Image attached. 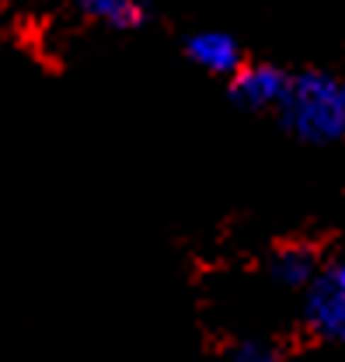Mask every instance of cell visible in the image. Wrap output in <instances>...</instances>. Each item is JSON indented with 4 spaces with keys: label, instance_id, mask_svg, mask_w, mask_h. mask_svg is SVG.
I'll list each match as a JSON object with an SVG mask.
<instances>
[{
    "label": "cell",
    "instance_id": "1",
    "mask_svg": "<svg viewBox=\"0 0 345 362\" xmlns=\"http://www.w3.org/2000/svg\"><path fill=\"white\" fill-rule=\"evenodd\" d=\"M276 115L293 139L307 146H332L345 139V81L328 70L290 74Z\"/></svg>",
    "mask_w": 345,
    "mask_h": 362
},
{
    "label": "cell",
    "instance_id": "2",
    "mask_svg": "<svg viewBox=\"0 0 345 362\" xmlns=\"http://www.w3.org/2000/svg\"><path fill=\"white\" fill-rule=\"evenodd\" d=\"M303 320L310 327V334L324 345H345V289L328 282L321 272L317 279L307 286V300H303Z\"/></svg>",
    "mask_w": 345,
    "mask_h": 362
},
{
    "label": "cell",
    "instance_id": "3",
    "mask_svg": "<svg viewBox=\"0 0 345 362\" xmlns=\"http://www.w3.org/2000/svg\"><path fill=\"white\" fill-rule=\"evenodd\" d=\"M290 84V74L276 63H244L230 77V98L248 112H276Z\"/></svg>",
    "mask_w": 345,
    "mask_h": 362
},
{
    "label": "cell",
    "instance_id": "4",
    "mask_svg": "<svg viewBox=\"0 0 345 362\" xmlns=\"http://www.w3.org/2000/svg\"><path fill=\"white\" fill-rule=\"evenodd\" d=\"M185 56L199 70H206L213 77H227V81L244 66V52H241L237 39L230 32H220V28H206V32L188 35L185 39Z\"/></svg>",
    "mask_w": 345,
    "mask_h": 362
},
{
    "label": "cell",
    "instance_id": "5",
    "mask_svg": "<svg viewBox=\"0 0 345 362\" xmlns=\"http://www.w3.org/2000/svg\"><path fill=\"white\" fill-rule=\"evenodd\" d=\"M91 21L112 28V32H132L147 21V7L140 0H77Z\"/></svg>",
    "mask_w": 345,
    "mask_h": 362
},
{
    "label": "cell",
    "instance_id": "6",
    "mask_svg": "<svg viewBox=\"0 0 345 362\" xmlns=\"http://www.w3.org/2000/svg\"><path fill=\"white\" fill-rule=\"evenodd\" d=\"M272 279L286 289H307L317 279V258L307 247H283L272 258Z\"/></svg>",
    "mask_w": 345,
    "mask_h": 362
},
{
    "label": "cell",
    "instance_id": "7",
    "mask_svg": "<svg viewBox=\"0 0 345 362\" xmlns=\"http://www.w3.org/2000/svg\"><path fill=\"white\" fill-rule=\"evenodd\" d=\"M234 359H248V362H265V359H276L272 345L268 341H241L234 349Z\"/></svg>",
    "mask_w": 345,
    "mask_h": 362
},
{
    "label": "cell",
    "instance_id": "8",
    "mask_svg": "<svg viewBox=\"0 0 345 362\" xmlns=\"http://www.w3.org/2000/svg\"><path fill=\"white\" fill-rule=\"evenodd\" d=\"M321 275H324L328 282H335V286H342V289H345V251H342V255H335V258L328 262V269L321 272Z\"/></svg>",
    "mask_w": 345,
    "mask_h": 362
}]
</instances>
